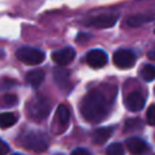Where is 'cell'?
Wrapping results in <instances>:
<instances>
[{"mask_svg":"<svg viewBox=\"0 0 155 155\" xmlns=\"http://www.w3.org/2000/svg\"><path fill=\"white\" fill-rule=\"evenodd\" d=\"M80 110L87 121L101 122L107 119L110 111V103L101 91L92 90L84 97Z\"/></svg>","mask_w":155,"mask_h":155,"instance_id":"1","label":"cell"},{"mask_svg":"<svg viewBox=\"0 0 155 155\" xmlns=\"http://www.w3.org/2000/svg\"><path fill=\"white\" fill-rule=\"evenodd\" d=\"M21 144H22V147H24L29 150L41 153V151L47 149L48 138L45 133H42L40 131H28V132L22 134Z\"/></svg>","mask_w":155,"mask_h":155,"instance_id":"2","label":"cell"},{"mask_svg":"<svg viewBox=\"0 0 155 155\" xmlns=\"http://www.w3.org/2000/svg\"><path fill=\"white\" fill-rule=\"evenodd\" d=\"M28 111L35 121L45 120L51 111V101L45 96H35L28 104Z\"/></svg>","mask_w":155,"mask_h":155,"instance_id":"3","label":"cell"},{"mask_svg":"<svg viewBox=\"0 0 155 155\" xmlns=\"http://www.w3.org/2000/svg\"><path fill=\"white\" fill-rule=\"evenodd\" d=\"M16 57L27 65H38L45 61V53L34 47H21L16 52Z\"/></svg>","mask_w":155,"mask_h":155,"instance_id":"4","label":"cell"},{"mask_svg":"<svg viewBox=\"0 0 155 155\" xmlns=\"http://www.w3.org/2000/svg\"><path fill=\"white\" fill-rule=\"evenodd\" d=\"M114 64L120 69H127L134 65L136 63V54L131 50L120 48L113 54Z\"/></svg>","mask_w":155,"mask_h":155,"instance_id":"5","label":"cell"},{"mask_svg":"<svg viewBox=\"0 0 155 155\" xmlns=\"http://www.w3.org/2000/svg\"><path fill=\"white\" fill-rule=\"evenodd\" d=\"M120 15L119 13H102L94 17H91L86 24L87 25H92L96 28H110L113 25H115V23L117 22Z\"/></svg>","mask_w":155,"mask_h":155,"instance_id":"6","label":"cell"},{"mask_svg":"<svg viewBox=\"0 0 155 155\" xmlns=\"http://www.w3.org/2000/svg\"><path fill=\"white\" fill-rule=\"evenodd\" d=\"M125 107L127 108V110L130 111H139L144 108L145 105V97L142 92L139 91H133L130 94L126 96L125 98Z\"/></svg>","mask_w":155,"mask_h":155,"instance_id":"7","label":"cell"},{"mask_svg":"<svg viewBox=\"0 0 155 155\" xmlns=\"http://www.w3.org/2000/svg\"><path fill=\"white\" fill-rule=\"evenodd\" d=\"M75 50L71 48V47H65V48H62V50H58V51H54L52 52V61L59 65V67H64V65H68L70 62H73V59L75 58Z\"/></svg>","mask_w":155,"mask_h":155,"instance_id":"8","label":"cell"},{"mask_svg":"<svg viewBox=\"0 0 155 155\" xmlns=\"http://www.w3.org/2000/svg\"><path fill=\"white\" fill-rule=\"evenodd\" d=\"M86 63L92 68H102L108 63V54L99 48L92 50L86 54Z\"/></svg>","mask_w":155,"mask_h":155,"instance_id":"9","label":"cell"},{"mask_svg":"<svg viewBox=\"0 0 155 155\" xmlns=\"http://www.w3.org/2000/svg\"><path fill=\"white\" fill-rule=\"evenodd\" d=\"M70 120V111L65 104H59L56 110V121L58 124V127H61V131H64L67 126L69 125Z\"/></svg>","mask_w":155,"mask_h":155,"instance_id":"10","label":"cell"},{"mask_svg":"<svg viewBox=\"0 0 155 155\" xmlns=\"http://www.w3.org/2000/svg\"><path fill=\"white\" fill-rule=\"evenodd\" d=\"M127 149L132 153V154H143L147 151L148 149V145L147 143L138 138V137H131V138H127L126 142H125Z\"/></svg>","mask_w":155,"mask_h":155,"instance_id":"11","label":"cell"},{"mask_svg":"<svg viewBox=\"0 0 155 155\" xmlns=\"http://www.w3.org/2000/svg\"><path fill=\"white\" fill-rule=\"evenodd\" d=\"M154 19H155V13H153V12H145V13H137V15L131 16L127 19V23L131 27H138V25H142L144 23L151 22Z\"/></svg>","mask_w":155,"mask_h":155,"instance_id":"12","label":"cell"},{"mask_svg":"<svg viewBox=\"0 0 155 155\" xmlns=\"http://www.w3.org/2000/svg\"><path fill=\"white\" fill-rule=\"evenodd\" d=\"M114 128L113 127H102L97 128L92 134V142L94 144H103L105 143L113 134Z\"/></svg>","mask_w":155,"mask_h":155,"instance_id":"13","label":"cell"},{"mask_svg":"<svg viewBox=\"0 0 155 155\" xmlns=\"http://www.w3.org/2000/svg\"><path fill=\"white\" fill-rule=\"evenodd\" d=\"M53 78H54L56 84L62 90L69 87V85H70V81H69V71L65 70L64 68H57L53 71Z\"/></svg>","mask_w":155,"mask_h":155,"instance_id":"14","label":"cell"},{"mask_svg":"<svg viewBox=\"0 0 155 155\" xmlns=\"http://www.w3.org/2000/svg\"><path fill=\"white\" fill-rule=\"evenodd\" d=\"M44 79H45V73H44L42 70H40V69H38V70H31V71H29V73L25 75L27 82H28L33 88H38V87L42 84Z\"/></svg>","mask_w":155,"mask_h":155,"instance_id":"15","label":"cell"},{"mask_svg":"<svg viewBox=\"0 0 155 155\" xmlns=\"http://www.w3.org/2000/svg\"><path fill=\"white\" fill-rule=\"evenodd\" d=\"M18 120L17 114L13 113H1L0 114V128H8L15 125Z\"/></svg>","mask_w":155,"mask_h":155,"instance_id":"16","label":"cell"},{"mask_svg":"<svg viewBox=\"0 0 155 155\" xmlns=\"http://www.w3.org/2000/svg\"><path fill=\"white\" fill-rule=\"evenodd\" d=\"M140 75L144 81L147 82L153 81L155 79V67L151 64H145L140 70Z\"/></svg>","mask_w":155,"mask_h":155,"instance_id":"17","label":"cell"},{"mask_svg":"<svg viewBox=\"0 0 155 155\" xmlns=\"http://www.w3.org/2000/svg\"><path fill=\"white\" fill-rule=\"evenodd\" d=\"M142 121L139 119H130L125 122V132H132V131H137L142 128Z\"/></svg>","mask_w":155,"mask_h":155,"instance_id":"18","label":"cell"},{"mask_svg":"<svg viewBox=\"0 0 155 155\" xmlns=\"http://www.w3.org/2000/svg\"><path fill=\"white\" fill-rule=\"evenodd\" d=\"M17 102H18V98L15 94H5L1 97V103L4 104V107H7V108L16 105Z\"/></svg>","mask_w":155,"mask_h":155,"instance_id":"19","label":"cell"},{"mask_svg":"<svg viewBox=\"0 0 155 155\" xmlns=\"http://www.w3.org/2000/svg\"><path fill=\"white\" fill-rule=\"evenodd\" d=\"M107 154L109 155H122L124 154V147L120 143H113L107 148Z\"/></svg>","mask_w":155,"mask_h":155,"instance_id":"20","label":"cell"},{"mask_svg":"<svg viewBox=\"0 0 155 155\" xmlns=\"http://www.w3.org/2000/svg\"><path fill=\"white\" fill-rule=\"evenodd\" d=\"M147 121L149 125L155 126V104H151L147 110Z\"/></svg>","mask_w":155,"mask_h":155,"instance_id":"21","label":"cell"},{"mask_svg":"<svg viewBox=\"0 0 155 155\" xmlns=\"http://www.w3.org/2000/svg\"><path fill=\"white\" fill-rule=\"evenodd\" d=\"M10 151V147L2 139H0V155H5Z\"/></svg>","mask_w":155,"mask_h":155,"instance_id":"22","label":"cell"},{"mask_svg":"<svg viewBox=\"0 0 155 155\" xmlns=\"http://www.w3.org/2000/svg\"><path fill=\"white\" fill-rule=\"evenodd\" d=\"M91 38V34H86V33H80L78 36H76V41L80 44V42H86L88 39Z\"/></svg>","mask_w":155,"mask_h":155,"instance_id":"23","label":"cell"},{"mask_svg":"<svg viewBox=\"0 0 155 155\" xmlns=\"http://www.w3.org/2000/svg\"><path fill=\"white\" fill-rule=\"evenodd\" d=\"M1 84L2 85H0V90H2V88H10L12 85H15L16 82L15 81H12V80H10V79H4L2 81H1Z\"/></svg>","mask_w":155,"mask_h":155,"instance_id":"24","label":"cell"},{"mask_svg":"<svg viewBox=\"0 0 155 155\" xmlns=\"http://www.w3.org/2000/svg\"><path fill=\"white\" fill-rule=\"evenodd\" d=\"M71 154H73V155H78V154H81V155H88L90 153H88L87 150H85V149L78 148V149H74V150L71 151Z\"/></svg>","mask_w":155,"mask_h":155,"instance_id":"25","label":"cell"},{"mask_svg":"<svg viewBox=\"0 0 155 155\" xmlns=\"http://www.w3.org/2000/svg\"><path fill=\"white\" fill-rule=\"evenodd\" d=\"M148 57L150 58V59H153V61H155V46L148 52Z\"/></svg>","mask_w":155,"mask_h":155,"instance_id":"26","label":"cell"},{"mask_svg":"<svg viewBox=\"0 0 155 155\" xmlns=\"http://www.w3.org/2000/svg\"><path fill=\"white\" fill-rule=\"evenodd\" d=\"M4 56H5V52H4L2 50H0V59H1V58H2Z\"/></svg>","mask_w":155,"mask_h":155,"instance_id":"27","label":"cell"},{"mask_svg":"<svg viewBox=\"0 0 155 155\" xmlns=\"http://www.w3.org/2000/svg\"><path fill=\"white\" fill-rule=\"evenodd\" d=\"M154 92H155V90H154Z\"/></svg>","mask_w":155,"mask_h":155,"instance_id":"28","label":"cell"}]
</instances>
